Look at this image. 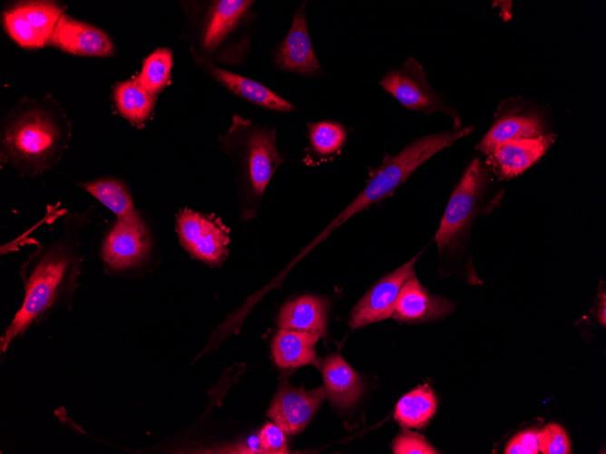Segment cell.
I'll return each mask as SVG.
<instances>
[{"label":"cell","mask_w":606,"mask_h":454,"mask_svg":"<svg viewBox=\"0 0 606 454\" xmlns=\"http://www.w3.org/2000/svg\"><path fill=\"white\" fill-rule=\"evenodd\" d=\"M395 454H436L439 453L417 432L403 430L393 442Z\"/></svg>","instance_id":"obj_29"},{"label":"cell","mask_w":606,"mask_h":454,"mask_svg":"<svg viewBox=\"0 0 606 454\" xmlns=\"http://www.w3.org/2000/svg\"><path fill=\"white\" fill-rule=\"evenodd\" d=\"M555 139V134L547 133L533 139L498 143L485 153L486 164L500 179H509L533 165L544 155Z\"/></svg>","instance_id":"obj_14"},{"label":"cell","mask_w":606,"mask_h":454,"mask_svg":"<svg viewBox=\"0 0 606 454\" xmlns=\"http://www.w3.org/2000/svg\"><path fill=\"white\" fill-rule=\"evenodd\" d=\"M318 368L323 375L326 394L333 404L345 409L357 402L363 391L364 382L342 356L328 355Z\"/></svg>","instance_id":"obj_17"},{"label":"cell","mask_w":606,"mask_h":454,"mask_svg":"<svg viewBox=\"0 0 606 454\" xmlns=\"http://www.w3.org/2000/svg\"><path fill=\"white\" fill-rule=\"evenodd\" d=\"M327 396L323 386L306 391L283 380L278 389L268 416L288 435L301 432Z\"/></svg>","instance_id":"obj_11"},{"label":"cell","mask_w":606,"mask_h":454,"mask_svg":"<svg viewBox=\"0 0 606 454\" xmlns=\"http://www.w3.org/2000/svg\"><path fill=\"white\" fill-rule=\"evenodd\" d=\"M489 169L475 158L453 190L435 240L441 254L454 246L468 229L483 198Z\"/></svg>","instance_id":"obj_6"},{"label":"cell","mask_w":606,"mask_h":454,"mask_svg":"<svg viewBox=\"0 0 606 454\" xmlns=\"http://www.w3.org/2000/svg\"><path fill=\"white\" fill-rule=\"evenodd\" d=\"M80 186L110 209L115 219L139 220L143 218L136 209L128 187L113 178L98 179L80 183Z\"/></svg>","instance_id":"obj_21"},{"label":"cell","mask_w":606,"mask_h":454,"mask_svg":"<svg viewBox=\"0 0 606 454\" xmlns=\"http://www.w3.org/2000/svg\"><path fill=\"white\" fill-rule=\"evenodd\" d=\"M171 67V52L167 48L157 49L144 60L142 72L135 81L154 96L167 84Z\"/></svg>","instance_id":"obj_25"},{"label":"cell","mask_w":606,"mask_h":454,"mask_svg":"<svg viewBox=\"0 0 606 454\" xmlns=\"http://www.w3.org/2000/svg\"><path fill=\"white\" fill-rule=\"evenodd\" d=\"M175 228L180 244L192 257L211 266L227 257L230 229L214 214L185 208L176 214Z\"/></svg>","instance_id":"obj_8"},{"label":"cell","mask_w":606,"mask_h":454,"mask_svg":"<svg viewBox=\"0 0 606 454\" xmlns=\"http://www.w3.org/2000/svg\"><path fill=\"white\" fill-rule=\"evenodd\" d=\"M544 124L537 111L515 100L501 103L494 122L476 149L485 154L494 145L505 141L533 139L543 134Z\"/></svg>","instance_id":"obj_13"},{"label":"cell","mask_w":606,"mask_h":454,"mask_svg":"<svg viewBox=\"0 0 606 454\" xmlns=\"http://www.w3.org/2000/svg\"><path fill=\"white\" fill-rule=\"evenodd\" d=\"M327 302L320 297L303 295L286 303L279 312V329L326 333Z\"/></svg>","instance_id":"obj_20"},{"label":"cell","mask_w":606,"mask_h":454,"mask_svg":"<svg viewBox=\"0 0 606 454\" xmlns=\"http://www.w3.org/2000/svg\"><path fill=\"white\" fill-rule=\"evenodd\" d=\"M379 84L404 107L427 115L445 113L454 120V129H460L457 111L431 87L423 66L414 57L409 56L401 67L386 72Z\"/></svg>","instance_id":"obj_7"},{"label":"cell","mask_w":606,"mask_h":454,"mask_svg":"<svg viewBox=\"0 0 606 454\" xmlns=\"http://www.w3.org/2000/svg\"><path fill=\"white\" fill-rule=\"evenodd\" d=\"M47 43L80 55L107 56L113 53V45L103 31L66 14L58 20Z\"/></svg>","instance_id":"obj_15"},{"label":"cell","mask_w":606,"mask_h":454,"mask_svg":"<svg viewBox=\"0 0 606 454\" xmlns=\"http://www.w3.org/2000/svg\"><path fill=\"white\" fill-rule=\"evenodd\" d=\"M437 400L428 384L419 385L397 402L395 420L406 428H424L433 418Z\"/></svg>","instance_id":"obj_22"},{"label":"cell","mask_w":606,"mask_h":454,"mask_svg":"<svg viewBox=\"0 0 606 454\" xmlns=\"http://www.w3.org/2000/svg\"><path fill=\"white\" fill-rule=\"evenodd\" d=\"M59 237L37 246L21 266L24 301L1 337V352L57 307L72 306L82 267L80 235L90 221L88 211L66 213Z\"/></svg>","instance_id":"obj_1"},{"label":"cell","mask_w":606,"mask_h":454,"mask_svg":"<svg viewBox=\"0 0 606 454\" xmlns=\"http://www.w3.org/2000/svg\"><path fill=\"white\" fill-rule=\"evenodd\" d=\"M210 76L236 95L265 109L276 111H293L296 107L263 84L219 68L208 65Z\"/></svg>","instance_id":"obj_19"},{"label":"cell","mask_w":606,"mask_h":454,"mask_svg":"<svg viewBox=\"0 0 606 454\" xmlns=\"http://www.w3.org/2000/svg\"><path fill=\"white\" fill-rule=\"evenodd\" d=\"M305 7L304 2L295 10L291 26L275 48L273 60L284 72L318 76L322 69L308 34Z\"/></svg>","instance_id":"obj_12"},{"label":"cell","mask_w":606,"mask_h":454,"mask_svg":"<svg viewBox=\"0 0 606 454\" xmlns=\"http://www.w3.org/2000/svg\"><path fill=\"white\" fill-rule=\"evenodd\" d=\"M601 298L600 297V302L598 305L597 316L599 322L605 326L606 324V295L605 292H601Z\"/></svg>","instance_id":"obj_32"},{"label":"cell","mask_w":606,"mask_h":454,"mask_svg":"<svg viewBox=\"0 0 606 454\" xmlns=\"http://www.w3.org/2000/svg\"><path fill=\"white\" fill-rule=\"evenodd\" d=\"M253 1L217 0L210 2L200 32L203 53L227 64L244 60L249 46L238 43V32L248 17Z\"/></svg>","instance_id":"obj_5"},{"label":"cell","mask_w":606,"mask_h":454,"mask_svg":"<svg viewBox=\"0 0 606 454\" xmlns=\"http://www.w3.org/2000/svg\"><path fill=\"white\" fill-rule=\"evenodd\" d=\"M454 308L451 300L429 294L413 276L402 285L392 316L407 323L431 322L450 314Z\"/></svg>","instance_id":"obj_16"},{"label":"cell","mask_w":606,"mask_h":454,"mask_svg":"<svg viewBox=\"0 0 606 454\" xmlns=\"http://www.w3.org/2000/svg\"><path fill=\"white\" fill-rule=\"evenodd\" d=\"M5 27L10 36L24 47H41L44 43L15 5L4 15Z\"/></svg>","instance_id":"obj_27"},{"label":"cell","mask_w":606,"mask_h":454,"mask_svg":"<svg viewBox=\"0 0 606 454\" xmlns=\"http://www.w3.org/2000/svg\"><path fill=\"white\" fill-rule=\"evenodd\" d=\"M309 156L325 159L337 154L344 146L347 132L337 121H322L308 124Z\"/></svg>","instance_id":"obj_24"},{"label":"cell","mask_w":606,"mask_h":454,"mask_svg":"<svg viewBox=\"0 0 606 454\" xmlns=\"http://www.w3.org/2000/svg\"><path fill=\"white\" fill-rule=\"evenodd\" d=\"M114 98L120 113L134 124H141L151 115L154 101L135 80L119 83Z\"/></svg>","instance_id":"obj_23"},{"label":"cell","mask_w":606,"mask_h":454,"mask_svg":"<svg viewBox=\"0 0 606 454\" xmlns=\"http://www.w3.org/2000/svg\"><path fill=\"white\" fill-rule=\"evenodd\" d=\"M34 27L44 43H47L58 20L63 14V8L57 4L46 1H31L16 5Z\"/></svg>","instance_id":"obj_26"},{"label":"cell","mask_w":606,"mask_h":454,"mask_svg":"<svg viewBox=\"0 0 606 454\" xmlns=\"http://www.w3.org/2000/svg\"><path fill=\"white\" fill-rule=\"evenodd\" d=\"M151 250L152 237L143 218L115 219L103 239L101 257L106 272L122 275L139 267Z\"/></svg>","instance_id":"obj_9"},{"label":"cell","mask_w":606,"mask_h":454,"mask_svg":"<svg viewBox=\"0 0 606 454\" xmlns=\"http://www.w3.org/2000/svg\"><path fill=\"white\" fill-rule=\"evenodd\" d=\"M322 337L316 332L279 329L273 338L271 350L276 364L282 369L297 368L306 364L319 367L314 345Z\"/></svg>","instance_id":"obj_18"},{"label":"cell","mask_w":606,"mask_h":454,"mask_svg":"<svg viewBox=\"0 0 606 454\" xmlns=\"http://www.w3.org/2000/svg\"><path fill=\"white\" fill-rule=\"evenodd\" d=\"M473 126L460 128L418 138L399 153L386 154L383 162L369 172L364 189L352 200L353 208L360 212L382 201L404 183L424 162L457 140L469 135Z\"/></svg>","instance_id":"obj_4"},{"label":"cell","mask_w":606,"mask_h":454,"mask_svg":"<svg viewBox=\"0 0 606 454\" xmlns=\"http://www.w3.org/2000/svg\"><path fill=\"white\" fill-rule=\"evenodd\" d=\"M538 430L536 429L525 430L515 435L506 445L505 454H537Z\"/></svg>","instance_id":"obj_31"},{"label":"cell","mask_w":606,"mask_h":454,"mask_svg":"<svg viewBox=\"0 0 606 454\" xmlns=\"http://www.w3.org/2000/svg\"><path fill=\"white\" fill-rule=\"evenodd\" d=\"M67 140V131L49 114L24 112L3 130L2 157L19 170L34 175L58 160Z\"/></svg>","instance_id":"obj_3"},{"label":"cell","mask_w":606,"mask_h":454,"mask_svg":"<svg viewBox=\"0 0 606 454\" xmlns=\"http://www.w3.org/2000/svg\"><path fill=\"white\" fill-rule=\"evenodd\" d=\"M539 451L542 454H570L571 443L565 430L558 423H549L538 430Z\"/></svg>","instance_id":"obj_28"},{"label":"cell","mask_w":606,"mask_h":454,"mask_svg":"<svg viewBox=\"0 0 606 454\" xmlns=\"http://www.w3.org/2000/svg\"><path fill=\"white\" fill-rule=\"evenodd\" d=\"M419 255L379 280L356 304L349 325L356 329L393 315L402 285L415 276L414 266Z\"/></svg>","instance_id":"obj_10"},{"label":"cell","mask_w":606,"mask_h":454,"mask_svg":"<svg viewBox=\"0 0 606 454\" xmlns=\"http://www.w3.org/2000/svg\"><path fill=\"white\" fill-rule=\"evenodd\" d=\"M261 451L265 453H288V442L285 432L275 422H267L259 434Z\"/></svg>","instance_id":"obj_30"},{"label":"cell","mask_w":606,"mask_h":454,"mask_svg":"<svg viewBox=\"0 0 606 454\" xmlns=\"http://www.w3.org/2000/svg\"><path fill=\"white\" fill-rule=\"evenodd\" d=\"M219 142L234 168L240 217L249 221L257 215L263 193L283 162L276 130L235 114Z\"/></svg>","instance_id":"obj_2"}]
</instances>
